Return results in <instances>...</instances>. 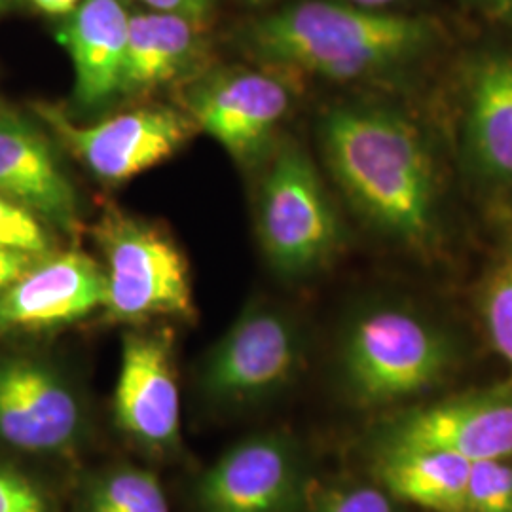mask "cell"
Returning <instances> with one entry per match:
<instances>
[{"mask_svg":"<svg viewBox=\"0 0 512 512\" xmlns=\"http://www.w3.org/2000/svg\"><path fill=\"white\" fill-rule=\"evenodd\" d=\"M319 139L334 181L376 230L414 249L435 241L437 171L408 116L380 105H340L323 114Z\"/></svg>","mask_w":512,"mask_h":512,"instance_id":"1","label":"cell"},{"mask_svg":"<svg viewBox=\"0 0 512 512\" xmlns=\"http://www.w3.org/2000/svg\"><path fill=\"white\" fill-rule=\"evenodd\" d=\"M435 38V25L420 16L346 0H298L251 21L241 44L272 69L351 82L410 67Z\"/></svg>","mask_w":512,"mask_h":512,"instance_id":"2","label":"cell"},{"mask_svg":"<svg viewBox=\"0 0 512 512\" xmlns=\"http://www.w3.org/2000/svg\"><path fill=\"white\" fill-rule=\"evenodd\" d=\"M456 361L450 336L404 308H376L357 317L342 346L351 397L365 406L399 403L440 384Z\"/></svg>","mask_w":512,"mask_h":512,"instance_id":"3","label":"cell"},{"mask_svg":"<svg viewBox=\"0 0 512 512\" xmlns=\"http://www.w3.org/2000/svg\"><path fill=\"white\" fill-rule=\"evenodd\" d=\"M93 238L107 264L103 310L110 321L194 313L188 262L158 224L110 209L95 224Z\"/></svg>","mask_w":512,"mask_h":512,"instance_id":"4","label":"cell"},{"mask_svg":"<svg viewBox=\"0 0 512 512\" xmlns=\"http://www.w3.org/2000/svg\"><path fill=\"white\" fill-rule=\"evenodd\" d=\"M258 232L264 253L283 275L321 268L340 243V224L310 156L296 145L275 152L260 186Z\"/></svg>","mask_w":512,"mask_h":512,"instance_id":"5","label":"cell"},{"mask_svg":"<svg viewBox=\"0 0 512 512\" xmlns=\"http://www.w3.org/2000/svg\"><path fill=\"white\" fill-rule=\"evenodd\" d=\"M35 110L74 158L105 183H124L162 164L196 129L184 112L171 107H141L92 126H78L48 105Z\"/></svg>","mask_w":512,"mask_h":512,"instance_id":"6","label":"cell"},{"mask_svg":"<svg viewBox=\"0 0 512 512\" xmlns=\"http://www.w3.org/2000/svg\"><path fill=\"white\" fill-rule=\"evenodd\" d=\"M291 101L281 74L228 69L188 88L184 114L236 160L253 162L272 143Z\"/></svg>","mask_w":512,"mask_h":512,"instance_id":"7","label":"cell"},{"mask_svg":"<svg viewBox=\"0 0 512 512\" xmlns=\"http://www.w3.org/2000/svg\"><path fill=\"white\" fill-rule=\"evenodd\" d=\"M300 342L279 311L251 306L220 338L203 368V393L222 404L255 403L293 378Z\"/></svg>","mask_w":512,"mask_h":512,"instance_id":"8","label":"cell"},{"mask_svg":"<svg viewBox=\"0 0 512 512\" xmlns=\"http://www.w3.org/2000/svg\"><path fill=\"white\" fill-rule=\"evenodd\" d=\"M86 408L76 389L35 359L0 361V442L25 454H57L84 435Z\"/></svg>","mask_w":512,"mask_h":512,"instance_id":"9","label":"cell"},{"mask_svg":"<svg viewBox=\"0 0 512 512\" xmlns=\"http://www.w3.org/2000/svg\"><path fill=\"white\" fill-rule=\"evenodd\" d=\"M382 448L448 452L471 463L512 456V384L450 397L391 421Z\"/></svg>","mask_w":512,"mask_h":512,"instance_id":"10","label":"cell"},{"mask_svg":"<svg viewBox=\"0 0 512 512\" xmlns=\"http://www.w3.org/2000/svg\"><path fill=\"white\" fill-rule=\"evenodd\" d=\"M304 495L291 440L253 435L220 456L198 484L203 512H294Z\"/></svg>","mask_w":512,"mask_h":512,"instance_id":"11","label":"cell"},{"mask_svg":"<svg viewBox=\"0 0 512 512\" xmlns=\"http://www.w3.org/2000/svg\"><path fill=\"white\" fill-rule=\"evenodd\" d=\"M114 420L129 437L152 450L181 440V393L171 344L162 334L128 332L114 387Z\"/></svg>","mask_w":512,"mask_h":512,"instance_id":"12","label":"cell"},{"mask_svg":"<svg viewBox=\"0 0 512 512\" xmlns=\"http://www.w3.org/2000/svg\"><path fill=\"white\" fill-rule=\"evenodd\" d=\"M105 296L107 275L92 256L52 253L0 294V330L71 325L103 308Z\"/></svg>","mask_w":512,"mask_h":512,"instance_id":"13","label":"cell"},{"mask_svg":"<svg viewBox=\"0 0 512 512\" xmlns=\"http://www.w3.org/2000/svg\"><path fill=\"white\" fill-rule=\"evenodd\" d=\"M0 194L65 232L78 228V196L52 143L12 112H0Z\"/></svg>","mask_w":512,"mask_h":512,"instance_id":"14","label":"cell"},{"mask_svg":"<svg viewBox=\"0 0 512 512\" xmlns=\"http://www.w3.org/2000/svg\"><path fill=\"white\" fill-rule=\"evenodd\" d=\"M129 16L124 0H82L59 25L57 40L71 57L80 107L97 109L120 97Z\"/></svg>","mask_w":512,"mask_h":512,"instance_id":"15","label":"cell"},{"mask_svg":"<svg viewBox=\"0 0 512 512\" xmlns=\"http://www.w3.org/2000/svg\"><path fill=\"white\" fill-rule=\"evenodd\" d=\"M463 135L476 175L512 184V54L482 52L469 65Z\"/></svg>","mask_w":512,"mask_h":512,"instance_id":"16","label":"cell"},{"mask_svg":"<svg viewBox=\"0 0 512 512\" xmlns=\"http://www.w3.org/2000/svg\"><path fill=\"white\" fill-rule=\"evenodd\" d=\"M203 57V23L152 10L133 12L120 95L156 92L188 76Z\"/></svg>","mask_w":512,"mask_h":512,"instance_id":"17","label":"cell"},{"mask_svg":"<svg viewBox=\"0 0 512 512\" xmlns=\"http://www.w3.org/2000/svg\"><path fill=\"white\" fill-rule=\"evenodd\" d=\"M380 486L399 501L433 512H465L471 461L448 452L382 448L376 459Z\"/></svg>","mask_w":512,"mask_h":512,"instance_id":"18","label":"cell"},{"mask_svg":"<svg viewBox=\"0 0 512 512\" xmlns=\"http://www.w3.org/2000/svg\"><path fill=\"white\" fill-rule=\"evenodd\" d=\"M84 512H169L158 476L133 465L95 476L84 499Z\"/></svg>","mask_w":512,"mask_h":512,"instance_id":"19","label":"cell"},{"mask_svg":"<svg viewBox=\"0 0 512 512\" xmlns=\"http://www.w3.org/2000/svg\"><path fill=\"white\" fill-rule=\"evenodd\" d=\"M482 317L492 346L512 368V255L501 260L484 283Z\"/></svg>","mask_w":512,"mask_h":512,"instance_id":"20","label":"cell"},{"mask_svg":"<svg viewBox=\"0 0 512 512\" xmlns=\"http://www.w3.org/2000/svg\"><path fill=\"white\" fill-rule=\"evenodd\" d=\"M465 512H512V463L509 458L471 463Z\"/></svg>","mask_w":512,"mask_h":512,"instance_id":"21","label":"cell"},{"mask_svg":"<svg viewBox=\"0 0 512 512\" xmlns=\"http://www.w3.org/2000/svg\"><path fill=\"white\" fill-rule=\"evenodd\" d=\"M0 245L40 258L54 253V239L46 222L4 194H0Z\"/></svg>","mask_w":512,"mask_h":512,"instance_id":"22","label":"cell"},{"mask_svg":"<svg viewBox=\"0 0 512 512\" xmlns=\"http://www.w3.org/2000/svg\"><path fill=\"white\" fill-rule=\"evenodd\" d=\"M310 512H403L395 499L382 486H338L313 495Z\"/></svg>","mask_w":512,"mask_h":512,"instance_id":"23","label":"cell"},{"mask_svg":"<svg viewBox=\"0 0 512 512\" xmlns=\"http://www.w3.org/2000/svg\"><path fill=\"white\" fill-rule=\"evenodd\" d=\"M0 512H48L37 484L8 465H0Z\"/></svg>","mask_w":512,"mask_h":512,"instance_id":"24","label":"cell"},{"mask_svg":"<svg viewBox=\"0 0 512 512\" xmlns=\"http://www.w3.org/2000/svg\"><path fill=\"white\" fill-rule=\"evenodd\" d=\"M137 2L145 4L152 12L181 16L198 23H205V19L213 14L217 0H137Z\"/></svg>","mask_w":512,"mask_h":512,"instance_id":"25","label":"cell"},{"mask_svg":"<svg viewBox=\"0 0 512 512\" xmlns=\"http://www.w3.org/2000/svg\"><path fill=\"white\" fill-rule=\"evenodd\" d=\"M38 260L40 256L0 245V294L8 291L19 277H23L37 264Z\"/></svg>","mask_w":512,"mask_h":512,"instance_id":"26","label":"cell"},{"mask_svg":"<svg viewBox=\"0 0 512 512\" xmlns=\"http://www.w3.org/2000/svg\"><path fill=\"white\" fill-rule=\"evenodd\" d=\"M37 10L48 14V16H55V18H65L71 12L76 10V6L82 0H29Z\"/></svg>","mask_w":512,"mask_h":512,"instance_id":"27","label":"cell"},{"mask_svg":"<svg viewBox=\"0 0 512 512\" xmlns=\"http://www.w3.org/2000/svg\"><path fill=\"white\" fill-rule=\"evenodd\" d=\"M480 10L492 14V16H507L512 12V0H469Z\"/></svg>","mask_w":512,"mask_h":512,"instance_id":"28","label":"cell"},{"mask_svg":"<svg viewBox=\"0 0 512 512\" xmlns=\"http://www.w3.org/2000/svg\"><path fill=\"white\" fill-rule=\"evenodd\" d=\"M349 4L368 8V10H389L391 6L399 4L401 0H346Z\"/></svg>","mask_w":512,"mask_h":512,"instance_id":"29","label":"cell"},{"mask_svg":"<svg viewBox=\"0 0 512 512\" xmlns=\"http://www.w3.org/2000/svg\"><path fill=\"white\" fill-rule=\"evenodd\" d=\"M14 4H16V0H0V12L10 10Z\"/></svg>","mask_w":512,"mask_h":512,"instance_id":"30","label":"cell"},{"mask_svg":"<svg viewBox=\"0 0 512 512\" xmlns=\"http://www.w3.org/2000/svg\"><path fill=\"white\" fill-rule=\"evenodd\" d=\"M249 2H253V4H264V2H270V0H249Z\"/></svg>","mask_w":512,"mask_h":512,"instance_id":"31","label":"cell"}]
</instances>
